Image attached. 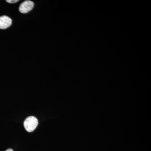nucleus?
I'll list each match as a JSON object with an SVG mask.
<instances>
[{
    "label": "nucleus",
    "instance_id": "obj_1",
    "mask_svg": "<svg viewBox=\"0 0 151 151\" xmlns=\"http://www.w3.org/2000/svg\"><path fill=\"white\" fill-rule=\"evenodd\" d=\"M38 124V121L36 117L30 116L27 117L24 122V126L28 132H31L35 129Z\"/></svg>",
    "mask_w": 151,
    "mask_h": 151
},
{
    "label": "nucleus",
    "instance_id": "obj_2",
    "mask_svg": "<svg viewBox=\"0 0 151 151\" xmlns=\"http://www.w3.org/2000/svg\"><path fill=\"white\" fill-rule=\"evenodd\" d=\"M34 6V4L32 1H24L21 4L19 7V10L22 13H27L32 9Z\"/></svg>",
    "mask_w": 151,
    "mask_h": 151
},
{
    "label": "nucleus",
    "instance_id": "obj_3",
    "mask_svg": "<svg viewBox=\"0 0 151 151\" xmlns=\"http://www.w3.org/2000/svg\"><path fill=\"white\" fill-rule=\"evenodd\" d=\"M12 19L6 16L0 17V29H6L12 25Z\"/></svg>",
    "mask_w": 151,
    "mask_h": 151
},
{
    "label": "nucleus",
    "instance_id": "obj_4",
    "mask_svg": "<svg viewBox=\"0 0 151 151\" xmlns=\"http://www.w3.org/2000/svg\"><path fill=\"white\" fill-rule=\"evenodd\" d=\"M19 1L18 0H8V1H6V2H7L8 3H11V4H14V3L17 2Z\"/></svg>",
    "mask_w": 151,
    "mask_h": 151
},
{
    "label": "nucleus",
    "instance_id": "obj_5",
    "mask_svg": "<svg viewBox=\"0 0 151 151\" xmlns=\"http://www.w3.org/2000/svg\"><path fill=\"white\" fill-rule=\"evenodd\" d=\"M6 151H13V150L12 149H8V150H6Z\"/></svg>",
    "mask_w": 151,
    "mask_h": 151
}]
</instances>
